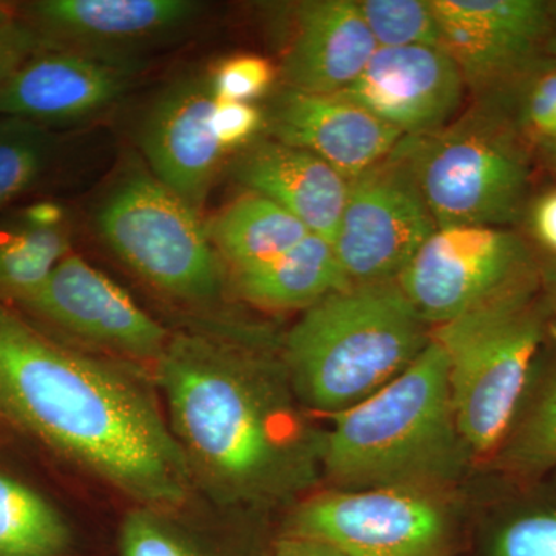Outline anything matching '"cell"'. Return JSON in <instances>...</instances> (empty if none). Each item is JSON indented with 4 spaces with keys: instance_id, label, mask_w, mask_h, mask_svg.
<instances>
[{
    "instance_id": "obj_36",
    "label": "cell",
    "mask_w": 556,
    "mask_h": 556,
    "mask_svg": "<svg viewBox=\"0 0 556 556\" xmlns=\"http://www.w3.org/2000/svg\"><path fill=\"white\" fill-rule=\"evenodd\" d=\"M544 280H546V288L548 291V298L552 300V305L556 311V258L551 263L546 270V276H544Z\"/></svg>"
},
{
    "instance_id": "obj_37",
    "label": "cell",
    "mask_w": 556,
    "mask_h": 556,
    "mask_svg": "<svg viewBox=\"0 0 556 556\" xmlns=\"http://www.w3.org/2000/svg\"><path fill=\"white\" fill-rule=\"evenodd\" d=\"M540 146L547 166L556 174V139L555 141L543 142Z\"/></svg>"
},
{
    "instance_id": "obj_11",
    "label": "cell",
    "mask_w": 556,
    "mask_h": 556,
    "mask_svg": "<svg viewBox=\"0 0 556 556\" xmlns=\"http://www.w3.org/2000/svg\"><path fill=\"white\" fill-rule=\"evenodd\" d=\"M442 49L455 61L467 90L495 98L535 68L547 43L548 2L541 0H431Z\"/></svg>"
},
{
    "instance_id": "obj_7",
    "label": "cell",
    "mask_w": 556,
    "mask_h": 556,
    "mask_svg": "<svg viewBox=\"0 0 556 556\" xmlns=\"http://www.w3.org/2000/svg\"><path fill=\"white\" fill-rule=\"evenodd\" d=\"M97 229L113 254L172 298H217L222 273L199 212L152 172L131 170L102 199Z\"/></svg>"
},
{
    "instance_id": "obj_2",
    "label": "cell",
    "mask_w": 556,
    "mask_h": 556,
    "mask_svg": "<svg viewBox=\"0 0 556 556\" xmlns=\"http://www.w3.org/2000/svg\"><path fill=\"white\" fill-rule=\"evenodd\" d=\"M156 364L172 431L192 470L223 496L277 503L316 482L320 437L268 361L219 340L177 334Z\"/></svg>"
},
{
    "instance_id": "obj_26",
    "label": "cell",
    "mask_w": 556,
    "mask_h": 556,
    "mask_svg": "<svg viewBox=\"0 0 556 556\" xmlns=\"http://www.w3.org/2000/svg\"><path fill=\"white\" fill-rule=\"evenodd\" d=\"M378 47H441L442 33L431 0H361Z\"/></svg>"
},
{
    "instance_id": "obj_17",
    "label": "cell",
    "mask_w": 556,
    "mask_h": 556,
    "mask_svg": "<svg viewBox=\"0 0 556 556\" xmlns=\"http://www.w3.org/2000/svg\"><path fill=\"white\" fill-rule=\"evenodd\" d=\"M270 137L313 153L348 179L386 160L404 135L343 94L287 89L265 113Z\"/></svg>"
},
{
    "instance_id": "obj_34",
    "label": "cell",
    "mask_w": 556,
    "mask_h": 556,
    "mask_svg": "<svg viewBox=\"0 0 556 556\" xmlns=\"http://www.w3.org/2000/svg\"><path fill=\"white\" fill-rule=\"evenodd\" d=\"M276 556H346L338 547L314 538L289 535L280 541Z\"/></svg>"
},
{
    "instance_id": "obj_20",
    "label": "cell",
    "mask_w": 556,
    "mask_h": 556,
    "mask_svg": "<svg viewBox=\"0 0 556 556\" xmlns=\"http://www.w3.org/2000/svg\"><path fill=\"white\" fill-rule=\"evenodd\" d=\"M72 223L58 201L36 200L0 212V302L21 305L72 254Z\"/></svg>"
},
{
    "instance_id": "obj_32",
    "label": "cell",
    "mask_w": 556,
    "mask_h": 556,
    "mask_svg": "<svg viewBox=\"0 0 556 556\" xmlns=\"http://www.w3.org/2000/svg\"><path fill=\"white\" fill-rule=\"evenodd\" d=\"M51 46L21 14L0 24V90L30 58Z\"/></svg>"
},
{
    "instance_id": "obj_9",
    "label": "cell",
    "mask_w": 556,
    "mask_h": 556,
    "mask_svg": "<svg viewBox=\"0 0 556 556\" xmlns=\"http://www.w3.org/2000/svg\"><path fill=\"white\" fill-rule=\"evenodd\" d=\"M289 535L308 536L346 556H448L450 525L433 490L387 486L309 497Z\"/></svg>"
},
{
    "instance_id": "obj_18",
    "label": "cell",
    "mask_w": 556,
    "mask_h": 556,
    "mask_svg": "<svg viewBox=\"0 0 556 556\" xmlns=\"http://www.w3.org/2000/svg\"><path fill=\"white\" fill-rule=\"evenodd\" d=\"M294 20L281 62L287 89L342 93L379 49L357 0H306L295 7Z\"/></svg>"
},
{
    "instance_id": "obj_27",
    "label": "cell",
    "mask_w": 556,
    "mask_h": 556,
    "mask_svg": "<svg viewBox=\"0 0 556 556\" xmlns=\"http://www.w3.org/2000/svg\"><path fill=\"white\" fill-rule=\"evenodd\" d=\"M277 78L273 62L258 54H236L219 61L208 73L214 100L252 102L268 93Z\"/></svg>"
},
{
    "instance_id": "obj_33",
    "label": "cell",
    "mask_w": 556,
    "mask_h": 556,
    "mask_svg": "<svg viewBox=\"0 0 556 556\" xmlns=\"http://www.w3.org/2000/svg\"><path fill=\"white\" fill-rule=\"evenodd\" d=\"M529 223L538 243L556 258V188L538 197L530 208Z\"/></svg>"
},
{
    "instance_id": "obj_3",
    "label": "cell",
    "mask_w": 556,
    "mask_h": 556,
    "mask_svg": "<svg viewBox=\"0 0 556 556\" xmlns=\"http://www.w3.org/2000/svg\"><path fill=\"white\" fill-rule=\"evenodd\" d=\"M329 417L320 466L345 490H437L470 455L457 430L447 357L433 339L393 382Z\"/></svg>"
},
{
    "instance_id": "obj_22",
    "label": "cell",
    "mask_w": 556,
    "mask_h": 556,
    "mask_svg": "<svg viewBox=\"0 0 556 556\" xmlns=\"http://www.w3.org/2000/svg\"><path fill=\"white\" fill-rule=\"evenodd\" d=\"M204 226L212 248L232 273L263 265L311 233L294 215L254 192L232 201Z\"/></svg>"
},
{
    "instance_id": "obj_14",
    "label": "cell",
    "mask_w": 556,
    "mask_h": 556,
    "mask_svg": "<svg viewBox=\"0 0 556 556\" xmlns=\"http://www.w3.org/2000/svg\"><path fill=\"white\" fill-rule=\"evenodd\" d=\"M138 64L127 58L49 47L30 58L0 90V116L50 127L90 118L126 94Z\"/></svg>"
},
{
    "instance_id": "obj_5",
    "label": "cell",
    "mask_w": 556,
    "mask_h": 556,
    "mask_svg": "<svg viewBox=\"0 0 556 556\" xmlns=\"http://www.w3.org/2000/svg\"><path fill=\"white\" fill-rule=\"evenodd\" d=\"M535 288L536 277L431 328L447 357L457 430L470 455L496 452L514 426L544 340Z\"/></svg>"
},
{
    "instance_id": "obj_35",
    "label": "cell",
    "mask_w": 556,
    "mask_h": 556,
    "mask_svg": "<svg viewBox=\"0 0 556 556\" xmlns=\"http://www.w3.org/2000/svg\"><path fill=\"white\" fill-rule=\"evenodd\" d=\"M547 46L556 53V2H548Z\"/></svg>"
},
{
    "instance_id": "obj_1",
    "label": "cell",
    "mask_w": 556,
    "mask_h": 556,
    "mask_svg": "<svg viewBox=\"0 0 556 556\" xmlns=\"http://www.w3.org/2000/svg\"><path fill=\"white\" fill-rule=\"evenodd\" d=\"M0 422L146 506L188 496L192 467L148 383L70 350L3 302Z\"/></svg>"
},
{
    "instance_id": "obj_23",
    "label": "cell",
    "mask_w": 556,
    "mask_h": 556,
    "mask_svg": "<svg viewBox=\"0 0 556 556\" xmlns=\"http://www.w3.org/2000/svg\"><path fill=\"white\" fill-rule=\"evenodd\" d=\"M72 533L46 497L0 473V556H64Z\"/></svg>"
},
{
    "instance_id": "obj_8",
    "label": "cell",
    "mask_w": 556,
    "mask_h": 556,
    "mask_svg": "<svg viewBox=\"0 0 556 556\" xmlns=\"http://www.w3.org/2000/svg\"><path fill=\"white\" fill-rule=\"evenodd\" d=\"M532 278V260L517 233L493 226H452L431 233L397 283L434 328Z\"/></svg>"
},
{
    "instance_id": "obj_21",
    "label": "cell",
    "mask_w": 556,
    "mask_h": 556,
    "mask_svg": "<svg viewBox=\"0 0 556 556\" xmlns=\"http://www.w3.org/2000/svg\"><path fill=\"white\" fill-rule=\"evenodd\" d=\"M232 278L241 298L268 309H308L350 287L332 244L314 233L263 265L232 273Z\"/></svg>"
},
{
    "instance_id": "obj_10",
    "label": "cell",
    "mask_w": 556,
    "mask_h": 556,
    "mask_svg": "<svg viewBox=\"0 0 556 556\" xmlns=\"http://www.w3.org/2000/svg\"><path fill=\"white\" fill-rule=\"evenodd\" d=\"M437 229L412 170L393 149L350 179L332 248L348 283L397 280Z\"/></svg>"
},
{
    "instance_id": "obj_16",
    "label": "cell",
    "mask_w": 556,
    "mask_h": 556,
    "mask_svg": "<svg viewBox=\"0 0 556 556\" xmlns=\"http://www.w3.org/2000/svg\"><path fill=\"white\" fill-rule=\"evenodd\" d=\"M203 10L190 0H38L20 7L51 46L127 58L186 30Z\"/></svg>"
},
{
    "instance_id": "obj_6",
    "label": "cell",
    "mask_w": 556,
    "mask_h": 556,
    "mask_svg": "<svg viewBox=\"0 0 556 556\" xmlns=\"http://www.w3.org/2000/svg\"><path fill=\"white\" fill-rule=\"evenodd\" d=\"M407 163L439 228L514 222L525 203L529 164L514 127L489 101L394 148Z\"/></svg>"
},
{
    "instance_id": "obj_19",
    "label": "cell",
    "mask_w": 556,
    "mask_h": 556,
    "mask_svg": "<svg viewBox=\"0 0 556 556\" xmlns=\"http://www.w3.org/2000/svg\"><path fill=\"white\" fill-rule=\"evenodd\" d=\"M233 178L283 207L314 236L332 241L345 207L350 179L306 150L260 141L233 164Z\"/></svg>"
},
{
    "instance_id": "obj_29",
    "label": "cell",
    "mask_w": 556,
    "mask_h": 556,
    "mask_svg": "<svg viewBox=\"0 0 556 556\" xmlns=\"http://www.w3.org/2000/svg\"><path fill=\"white\" fill-rule=\"evenodd\" d=\"M493 556H556V508L532 511L504 526Z\"/></svg>"
},
{
    "instance_id": "obj_25",
    "label": "cell",
    "mask_w": 556,
    "mask_h": 556,
    "mask_svg": "<svg viewBox=\"0 0 556 556\" xmlns=\"http://www.w3.org/2000/svg\"><path fill=\"white\" fill-rule=\"evenodd\" d=\"M503 466L533 477L556 467V365L501 445Z\"/></svg>"
},
{
    "instance_id": "obj_28",
    "label": "cell",
    "mask_w": 556,
    "mask_h": 556,
    "mask_svg": "<svg viewBox=\"0 0 556 556\" xmlns=\"http://www.w3.org/2000/svg\"><path fill=\"white\" fill-rule=\"evenodd\" d=\"M518 98L517 126L533 141L556 139V62L525 76Z\"/></svg>"
},
{
    "instance_id": "obj_4",
    "label": "cell",
    "mask_w": 556,
    "mask_h": 556,
    "mask_svg": "<svg viewBox=\"0 0 556 556\" xmlns=\"http://www.w3.org/2000/svg\"><path fill=\"white\" fill-rule=\"evenodd\" d=\"M430 331L397 280L338 289L289 331V383L306 407L338 415L401 376L426 350Z\"/></svg>"
},
{
    "instance_id": "obj_12",
    "label": "cell",
    "mask_w": 556,
    "mask_h": 556,
    "mask_svg": "<svg viewBox=\"0 0 556 556\" xmlns=\"http://www.w3.org/2000/svg\"><path fill=\"white\" fill-rule=\"evenodd\" d=\"M22 308L87 342L139 358H159L170 336L112 278L70 254Z\"/></svg>"
},
{
    "instance_id": "obj_38",
    "label": "cell",
    "mask_w": 556,
    "mask_h": 556,
    "mask_svg": "<svg viewBox=\"0 0 556 556\" xmlns=\"http://www.w3.org/2000/svg\"><path fill=\"white\" fill-rule=\"evenodd\" d=\"M20 16V7H11L9 3H0V24Z\"/></svg>"
},
{
    "instance_id": "obj_30",
    "label": "cell",
    "mask_w": 556,
    "mask_h": 556,
    "mask_svg": "<svg viewBox=\"0 0 556 556\" xmlns=\"http://www.w3.org/2000/svg\"><path fill=\"white\" fill-rule=\"evenodd\" d=\"M123 556H195L149 511H135L124 521Z\"/></svg>"
},
{
    "instance_id": "obj_24",
    "label": "cell",
    "mask_w": 556,
    "mask_h": 556,
    "mask_svg": "<svg viewBox=\"0 0 556 556\" xmlns=\"http://www.w3.org/2000/svg\"><path fill=\"white\" fill-rule=\"evenodd\" d=\"M50 127L17 116H0V212L39 188L60 156Z\"/></svg>"
},
{
    "instance_id": "obj_15",
    "label": "cell",
    "mask_w": 556,
    "mask_h": 556,
    "mask_svg": "<svg viewBox=\"0 0 556 556\" xmlns=\"http://www.w3.org/2000/svg\"><path fill=\"white\" fill-rule=\"evenodd\" d=\"M214 104L207 76H186L161 91L139 135L153 177L199 214L226 155L212 127Z\"/></svg>"
},
{
    "instance_id": "obj_13",
    "label": "cell",
    "mask_w": 556,
    "mask_h": 556,
    "mask_svg": "<svg viewBox=\"0 0 556 556\" xmlns=\"http://www.w3.org/2000/svg\"><path fill=\"white\" fill-rule=\"evenodd\" d=\"M466 90L459 68L442 47H379L340 94L413 137L452 123Z\"/></svg>"
},
{
    "instance_id": "obj_31",
    "label": "cell",
    "mask_w": 556,
    "mask_h": 556,
    "mask_svg": "<svg viewBox=\"0 0 556 556\" xmlns=\"http://www.w3.org/2000/svg\"><path fill=\"white\" fill-rule=\"evenodd\" d=\"M212 127L226 153L248 146L265 127V113L252 102L215 100Z\"/></svg>"
}]
</instances>
